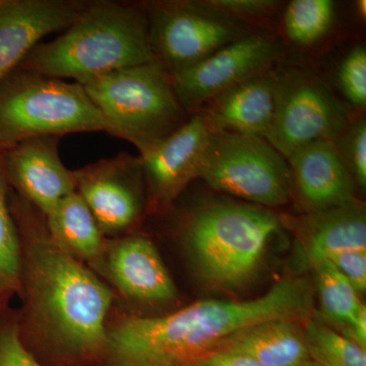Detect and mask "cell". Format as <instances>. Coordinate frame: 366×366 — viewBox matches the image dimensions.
<instances>
[{"label":"cell","mask_w":366,"mask_h":366,"mask_svg":"<svg viewBox=\"0 0 366 366\" xmlns=\"http://www.w3.org/2000/svg\"><path fill=\"white\" fill-rule=\"evenodd\" d=\"M21 242V340L45 366L104 363L112 292L53 239L25 199L11 208Z\"/></svg>","instance_id":"cell-1"},{"label":"cell","mask_w":366,"mask_h":366,"mask_svg":"<svg viewBox=\"0 0 366 366\" xmlns=\"http://www.w3.org/2000/svg\"><path fill=\"white\" fill-rule=\"evenodd\" d=\"M312 284L287 277L252 300H201L163 317H129L108 327L106 366H182L216 350L231 335L272 320L305 322Z\"/></svg>","instance_id":"cell-2"},{"label":"cell","mask_w":366,"mask_h":366,"mask_svg":"<svg viewBox=\"0 0 366 366\" xmlns=\"http://www.w3.org/2000/svg\"><path fill=\"white\" fill-rule=\"evenodd\" d=\"M156 60L148 14L132 4L98 1L84 6L59 38L36 46L24 66L26 71L84 85Z\"/></svg>","instance_id":"cell-3"},{"label":"cell","mask_w":366,"mask_h":366,"mask_svg":"<svg viewBox=\"0 0 366 366\" xmlns=\"http://www.w3.org/2000/svg\"><path fill=\"white\" fill-rule=\"evenodd\" d=\"M280 224L276 214L264 207L212 202L189 214L182 236L203 280L214 287L237 289L257 274Z\"/></svg>","instance_id":"cell-4"},{"label":"cell","mask_w":366,"mask_h":366,"mask_svg":"<svg viewBox=\"0 0 366 366\" xmlns=\"http://www.w3.org/2000/svg\"><path fill=\"white\" fill-rule=\"evenodd\" d=\"M81 86L117 137L136 146L139 155L187 122L170 74L158 60L99 76Z\"/></svg>","instance_id":"cell-5"},{"label":"cell","mask_w":366,"mask_h":366,"mask_svg":"<svg viewBox=\"0 0 366 366\" xmlns=\"http://www.w3.org/2000/svg\"><path fill=\"white\" fill-rule=\"evenodd\" d=\"M114 129L84 86L26 71L0 91V144L6 150L39 137Z\"/></svg>","instance_id":"cell-6"},{"label":"cell","mask_w":366,"mask_h":366,"mask_svg":"<svg viewBox=\"0 0 366 366\" xmlns=\"http://www.w3.org/2000/svg\"><path fill=\"white\" fill-rule=\"evenodd\" d=\"M197 178L264 208L283 206L292 194L287 160L259 137L211 132Z\"/></svg>","instance_id":"cell-7"},{"label":"cell","mask_w":366,"mask_h":366,"mask_svg":"<svg viewBox=\"0 0 366 366\" xmlns=\"http://www.w3.org/2000/svg\"><path fill=\"white\" fill-rule=\"evenodd\" d=\"M349 124L345 108L320 79L297 71L278 74L266 139L286 160L305 144L336 141Z\"/></svg>","instance_id":"cell-8"},{"label":"cell","mask_w":366,"mask_h":366,"mask_svg":"<svg viewBox=\"0 0 366 366\" xmlns=\"http://www.w3.org/2000/svg\"><path fill=\"white\" fill-rule=\"evenodd\" d=\"M148 18L152 50L169 74L197 64L244 36L232 21L204 11L194 1L156 4Z\"/></svg>","instance_id":"cell-9"},{"label":"cell","mask_w":366,"mask_h":366,"mask_svg":"<svg viewBox=\"0 0 366 366\" xmlns=\"http://www.w3.org/2000/svg\"><path fill=\"white\" fill-rule=\"evenodd\" d=\"M279 45L269 36L245 35L197 64L170 74L171 84L184 112L199 109L219 94L271 71Z\"/></svg>","instance_id":"cell-10"},{"label":"cell","mask_w":366,"mask_h":366,"mask_svg":"<svg viewBox=\"0 0 366 366\" xmlns=\"http://www.w3.org/2000/svg\"><path fill=\"white\" fill-rule=\"evenodd\" d=\"M74 174L76 192L103 234L122 232L137 222L142 209L139 183L144 177L139 156L120 154L74 171Z\"/></svg>","instance_id":"cell-11"},{"label":"cell","mask_w":366,"mask_h":366,"mask_svg":"<svg viewBox=\"0 0 366 366\" xmlns=\"http://www.w3.org/2000/svg\"><path fill=\"white\" fill-rule=\"evenodd\" d=\"M59 142V137L26 139L7 149L4 162L9 184L44 217L76 192L74 171L60 159Z\"/></svg>","instance_id":"cell-12"},{"label":"cell","mask_w":366,"mask_h":366,"mask_svg":"<svg viewBox=\"0 0 366 366\" xmlns=\"http://www.w3.org/2000/svg\"><path fill=\"white\" fill-rule=\"evenodd\" d=\"M211 132L197 112L150 150L139 155L154 202L166 204L197 178Z\"/></svg>","instance_id":"cell-13"},{"label":"cell","mask_w":366,"mask_h":366,"mask_svg":"<svg viewBox=\"0 0 366 366\" xmlns=\"http://www.w3.org/2000/svg\"><path fill=\"white\" fill-rule=\"evenodd\" d=\"M84 6L61 0L0 1V81L24 62L43 37L66 30Z\"/></svg>","instance_id":"cell-14"},{"label":"cell","mask_w":366,"mask_h":366,"mask_svg":"<svg viewBox=\"0 0 366 366\" xmlns=\"http://www.w3.org/2000/svg\"><path fill=\"white\" fill-rule=\"evenodd\" d=\"M291 187L310 213L354 201V178L336 144L317 141L305 144L287 159Z\"/></svg>","instance_id":"cell-15"},{"label":"cell","mask_w":366,"mask_h":366,"mask_svg":"<svg viewBox=\"0 0 366 366\" xmlns=\"http://www.w3.org/2000/svg\"><path fill=\"white\" fill-rule=\"evenodd\" d=\"M277 84L278 74L262 72L211 99L199 113L211 132L266 139L273 122Z\"/></svg>","instance_id":"cell-16"},{"label":"cell","mask_w":366,"mask_h":366,"mask_svg":"<svg viewBox=\"0 0 366 366\" xmlns=\"http://www.w3.org/2000/svg\"><path fill=\"white\" fill-rule=\"evenodd\" d=\"M106 269L113 284L127 297L144 303L177 300V289L153 243L131 236L106 250Z\"/></svg>","instance_id":"cell-17"},{"label":"cell","mask_w":366,"mask_h":366,"mask_svg":"<svg viewBox=\"0 0 366 366\" xmlns=\"http://www.w3.org/2000/svg\"><path fill=\"white\" fill-rule=\"evenodd\" d=\"M300 322L280 319L254 325L231 335L216 350L244 354L264 366H305L310 358Z\"/></svg>","instance_id":"cell-18"},{"label":"cell","mask_w":366,"mask_h":366,"mask_svg":"<svg viewBox=\"0 0 366 366\" xmlns=\"http://www.w3.org/2000/svg\"><path fill=\"white\" fill-rule=\"evenodd\" d=\"M307 254L327 257L349 250H366V217L356 202L315 212L303 222Z\"/></svg>","instance_id":"cell-19"},{"label":"cell","mask_w":366,"mask_h":366,"mask_svg":"<svg viewBox=\"0 0 366 366\" xmlns=\"http://www.w3.org/2000/svg\"><path fill=\"white\" fill-rule=\"evenodd\" d=\"M44 218L53 239L74 259L81 262L103 259L107 249L104 234L78 192L62 199Z\"/></svg>","instance_id":"cell-20"},{"label":"cell","mask_w":366,"mask_h":366,"mask_svg":"<svg viewBox=\"0 0 366 366\" xmlns=\"http://www.w3.org/2000/svg\"><path fill=\"white\" fill-rule=\"evenodd\" d=\"M308 259L315 271L322 317L343 334L363 307L358 292L326 257L308 254Z\"/></svg>","instance_id":"cell-21"},{"label":"cell","mask_w":366,"mask_h":366,"mask_svg":"<svg viewBox=\"0 0 366 366\" xmlns=\"http://www.w3.org/2000/svg\"><path fill=\"white\" fill-rule=\"evenodd\" d=\"M305 343L310 360L320 366H366V350L322 320H305Z\"/></svg>","instance_id":"cell-22"},{"label":"cell","mask_w":366,"mask_h":366,"mask_svg":"<svg viewBox=\"0 0 366 366\" xmlns=\"http://www.w3.org/2000/svg\"><path fill=\"white\" fill-rule=\"evenodd\" d=\"M334 16L331 0H293L284 11L286 35L295 44H314L329 32Z\"/></svg>","instance_id":"cell-23"},{"label":"cell","mask_w":366,"mask_h":366,"mask_svg":"<svg viewBox=\"0 0 366 366\" xmlns=\"http://www.w3.org/2000/svg\"><path fill=\"white\" fill-rule=\"evenodd\" d=\"M9 180L0 167V289L14 295L20 290L21 242L9 204Z\"/></svg>","instance_id":"cell-24"},{"label":"cell","mask_w":366,"mask_h":366,"mask_svg":"<svg viewBox=\"0 0 366 366\" xmlns=\"http://www.w3.org/2000/svg\"><path fill=\"white\" fill-rule=\"evenodd\" d=\"M0 366H45L21 340L19 312L0 307Z\"/></svg>","instance_id":"cell-25"},{"label":"cell","mask_w":366,"mask_h":366,"mask_svg":"<svg viewBox=\"0 0 366 366\" xmlns=\"http://www.w3.org/2000/svg\"><path fill=\"white\" fill-rule=\"evenodd\" d=\"M337 149L354 182L361 189L366 187V122L361 117L349 124L343 134L335 141Z\"/></svg>","instance_id":"cell-26"},{"label":"cell","mask_w":366,"mask_h":366,"mask_svg":"<svg viewBox=\"0 0 366 366\" xmlns=\"http://www.w3.org/2000/svg\"><path fill=\"white\" fill-rule=\"evenodd\" d=\"M339 86L347 100L356 107L366 104V51L362 46L353 48L342 61Z\"/></svg>","instance_id":"cell-27"},{"label":"cell","mask_w":366,"mask_h":366,"mask_svg":"<svg viewBox=\"0 0 366 366\" xmlns=\"http://www.w3.org/2000/svg\"><path fill=\"white\" fill-rule=\"evenodd\" d=\"M204 11L227 19L252 20L272 14L280 2L272 0H202L194 1Z\"/></svg>","instance_id":"cell-28"},{"label":"cell","mask_w":366,"mask_h":366,"mask_svg":"<svg viewBox=\"0 0 366 366\" xmlns=\"http://www.w3.org/2000/svg\"><path fill=\"white\" fill-rule=\"evenodd\" d=\"M352 284L354 289L365 292L366 289V250H349L326 257Z\"/></svg>","instance_id":"cell-29"},{"label":"cell","mask_w":366,"mask_h":366,"mask_svg":"<svg viewBox=\"0 0 366 366\" xmlns=\"http://www.w3.org/2000/svg\"><path fill=\"white\" fill-rule=\"evenodd\" d=\"M194 363L199 366H264L249 356L228 350L212 351Z\"/></svg>","instance_id":"cell-30"},{"label":"cell","mask_w":366,"mask_h":366,"mask_svg":"<svg viewBox=\"0 0 366 366\" xmlns=\"http://www.w3.org/2000/svg\"><path fill=\"white\" fill-rule=\"evenodd\" d=\"M342 335L366 350V307L365 305L361 307L352 324Z\"/></svg>","instance_id":"cell-31"},{"label":"cell","mask_w":366,"mask_h":366,"mask_svg":"<svg viewBox=\"0 0 366 366\" xmlns=\"http://www.w3.org/2000/svg\"><path fill=\"white\" fill-rule=\"evenodd\" d=\"M11 296L13 295H9V293H7L6 291L1 290V289H0V307H2V305H7V301H9Z\"/></svg>","instance_id":"cell-32"},{"label":"cell","mask_w":366,"mask_h":366,"mask_svg":"<svg viewBox=\"0 0 366 366\" xmlns=\"http://www.w3.org/2000/svg\"><path fill=\"white\" fill-rule=\"evenodd\" d=\"M305 366H320V365H317V363L314 362V361L310 360V362L307 363Z\"/></svg>","instance_id":"cell-33"},{"label":"cell","mask_w":366,"mask_h":366,"mask_svg":"<svg viewBox=\"0 0 366 366\" xmlns=\"http://www.w3.org/2000/svg\"><path fill=\"white\" fill-rule=\"evenodd\" d=\"M182 366H199V365H196V363H190V365H182Z\"/></svg>","instance_id":"cell-34"},{"label":"cell","mask_w":366,"mask_h":366,"mask_svg":"<svg viewBox=\"0 0 366 366\" xmlns=\"http://www.w3.org/2000/svg\"><path fill=\"white\" fill-rule=\"evenodd\" d=\"M4 150H6V149H4V147H2L1 144H0V151H4Z\"/></svg>","instance_id":"cell-35"},{"label":"cell","mask_w":366,"mask_h":366,"mask_svg":"<svg viewBox=\"0 0 366 366\" xmlns=\"http://www.w3.org/2000/svg\"><path fill=\"white\" fill-rule=\"evenodd\" d=\"M97 366H106V365H97Z\"/></svg>","instance_id":"cell-36"}]
</instances>
